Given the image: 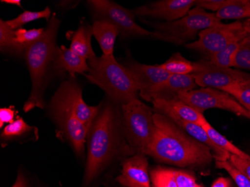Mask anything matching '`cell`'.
Listing matches in <instances>:
<instances>
[{
  "label": "cell",
  "instance_id": "1",
  "mask_svg": "<svg viewBox=\"0 0 250 187\" xmlns=\"http://www.w3.org/2000/svg\"><path fill=\"white\" fill-rule=\"evenodd\" d=\"M109 100L101 105L87 138V157L83 187L93 185L122 150V111Z\"/></svg>",
  "mask_w": 250,
  "mask_h": 187
},
{
  "label": "cell",
  "instance_id": "2",
  "mask_svg": "<svg viewBox=\"0 0 250 187\" xmlns=\"http://www.w3.org/2000/svg\"><path fill=\"white\" fill-rule=\"evenodd\" d=\"M155 133L146 156L159 163L175 166L208 165L213 159L211 150L182 130L169 118L154 112Z\"/></svg>",
  "mask_w": 250,
  "mask_h": 187
},
{
  "label": "cell",
  "instance_id": "3",
  "mask_svg": "<svg viewBox=\"0 0 250 187\" xmlns=\"http://www.w3.org/2000/svg\"><path fill=\"white\" fill-rule=\"evenodd\" d=\"M60 24V20L56 18V14H53L42 37L25 52V59L32 80L30 96L23 106L25 112L32 110L34 108L44 109L43 94L48 81L49 68L50 66L53 67Z\"/></svg>",
  "mask_w": 250,
  "mask_h": 187
},
{
  "label": "cell",
  "instance_id": "4",
  "mask_svg": "<svg viewBox=\"0 0 250 187\" xmlns=\"http://www.w3.org/2000/svg\"><path fill=\"white\" fill-rule=\"evenodd\" d=\"M85 77L103 90L112 102L121 106L139 99L138 88L127 67L112 56H96L88 61Z\"/></svg>",
  "mask_w": 250,
  "mask_h": 187
},
{
  "label": "cell",
  "instance_id": "5",
  "mask_svg": "<svg viewBox=\"0 0 250 187\" xmlns=\"http://www.w3.org/2000/svg\"><path fill=\"white\" fill-rule=\"evenodd\" d=\"M125 136L136 154H146L154 133V112L140 99L121 106Z\"/></svg>",
  "mask_w": 250,
  "mask_h": 187
},
{
  "label": "cell",
  "instance_id": "6",
  "mask_svg": "<svg viewBox=\"0 0 250 187\" xmlns=\"http://www.w3.org/2000/svg\"><path fill=\"white\" fill-rule=\"evenodd\" d=\"M88 4L93 11L96 20H105L113 23L119 29V36L122 39L150 38L176 44L175 40L169 36L161 32H151L137 24L135 21L136 16L132 10L124 8L116 2L109 0H90Z\"/></svg>",
  "mask_w": 250,
  "mask_h": 187
},
{
  "label": "cell",
  "instance_id": "7",
  "mask_svg": "<svg viewBox=\"0 0 250 187\" xmlns=\"http://www.w3.org/2000/svg\"><path fill=\"white\" fill-rule=\"evenodd\" d=\"M143 22L155 29L156 32L173 39L176 45L194 42L202 31L223 23L216 14L198 6L193 7L185 17L173 22Z\"/></svg>",
  "mask_w": 250,
  "mask_h": 187
},
{
  "label": "cell",
  "instance_id": "8",
  "mask_svg": "<svg viewBox=\"0 0 250 187\" xmlns=\"http://www.w3.org/2000/svg\"><path fill=\"white\" fill-rule=\"evenodd\" d=\"M249 36L244 20L229 24L223 22L202 31L196 41L186 43L185 46L189 50L202 53L208 60L232 42H241Z\"/></svg>",
  "mask_w": 250,
  "mask_h": 187
},
{
  "label": "cell",
  "instance_id": "9",
  "mask_svg": "<svg viewBox=\"0 0 250 187\" xmlns=\"http://www.w3.org/2000/svg\"><path fill=\"white\" fill-rule=\"evenodd\" d=\"M49 110L57 128V136L67 140L76 154L82 157L85 154L89 130L77 119L73 111L54 97L50 101Z\"/></svg>",
  "mask_w": 250,
  "mask_h": 187
},
{
  "label": "cell",
  "instance_id": "10",
  "mask_svg": "<svg viewBox=\"0 0 250 187\" xmlns=\"http://www.w3.org/2000/svg\"><path fill=\"white\" fill-rule=\"evenodd\" d=\"M178 98L202 113L208 109H220L247 118L250 112L228 93L216 88H196Z\"/></svg>",
  "mask_w": 250,
  "mask_h": 187
},
{
  "label": "cell",
  "instance_id": "11",
  "mask_svg": "<svg viewBox=\"0 0 250 187\" xmlns=\"http://www.w3.org/2000/svg\"><path fill=\"white\" fill-rule=\"evenodd\" d=\"M196 84L201 88L223 90L237 82L250 80V74L232 67H220L204 59L195 62L192 73Z\"/></svg>",
  "mask_w": 250,
  "mask_h": 187
},
{
  "label": "cell",
  "instance_id": "12",
  "mask_svg": "<svg viewBox=\"0 0 250 187\" xmlns=\"http://www.w3.org/2000/svg\"><path fill=\"white\" fill-rule=\"evenodd\" d=\"M53 97L73 111L77 119L88 130L95 122L102 105L88 106L83 98L82 88L74 80L63 82Z\"/></svg>",
  "mask_w": 250,
  "mask_h": 187
},
{
  "label": "cell",
  "instance_id": "13",
  "mask_svg": "<svg viewBox=\"0 0 250 187\" xmlns=\"http://www.w3.org/2000/svg\"><path fill=\"white\" fill-rule=\"evenodd\" d=\"M125 66L133 77L140 96L147 102H152L154 93L170 76L160 65H149L138 62L129 61Z\"/></svg>",
  "mask_w": 250,
  "mask_h": 187
},
{
  "label": "cell",
  "instance_id": "14",
  "mask_svg": "<svg viewBox=\"0 0 250 187\" xmlns=\"http://www.w3.org/2000/svg\"><path fill=\"white\" fill-rule=\"evenodd\" d=\"M196 0H160L132 10L136 17H148L173 22L185 17L195 6Z\"/></svg>",
  "mask_w": 250,
  "mask_h": 187
},
{
  "label": "cell",
  "instance_id": "15",
  "mask_svg": "<svg viewBox=\"0 0 250 187\" xmlns=\"http://www.w3.org/2000/svg\"><path fill=\"white\" fill-rule=\"evenodd\" d=\"M116 181L125 187H153L147 156L138 153L125 159Z\"/></svg>",
  "mask_w": 250,
  "mask_h": 187
},
{
  "label": "cell",
  "instance_id": "16",
  "mask_svg": "<svg viewBox=\"0 0 250 187\" xmlns=\"http://www.w3.org/2000/svg\"><path fill=\"white\" fill-rule=\"evenodd\" d=\"M157 113L162 114L171 120L185 121L202 126L207 123V119L202 112L189 106L179 98L156 99L152 101Z\"/></svg>",
  "mask_w": 250,
  "mask_h": 187
},
{
  "label": "cell",
  "instance_id": "17",
  "mask_svg": "<svg viewBox=\"0 0 250 187\" xmlns=\"http://www.w3.org/2000/svg\"><path fill=\"white\" fill-rule=\"evenodd\" d=\"M150 176L153 187H202L193 174L184 170L157 166Z\"/></svg>",
  "mask_w": 250,
  "mask_h": 187
},
{
  "label": "cell",
  "instance_id": "18",
  "mask_svg": "<svg viewBox=\"0 0 250 187\" xmlns=\"http://www.w3.org/2000/svg\"><path fill=\"white\" fill-rule=\"evenodd\" d=\"M53 67L58 73H69L73 79L75 78V74L85 75L89 71L88 60L63 45L56 46Z\"/></svg>",
  "mask_w": 250,
  "mask_h": 187
},
{
  "label": "cell",
  "instance_id": "19",
  "mask_svg": "<svg viewBox=\"0 0 250 187\" xmlns=\"http://www.w3.org/2000/svg\"><path fill=\"white\" fill-rule=\"evenodd\" d=\"M197 87L193 74L170 75L154 93L152 101L156 99L178 98L182 94L196 89Z\"/></svg>",
  "mask_w": 250,
  "mask_h": 187
},
{
  "label": "cell",
  "instance_id": "20",
  "mask_svg": "<svg viewBox=\"0 0 250 187\" xmlns=\"http://www.w3.org/2000/svg\"><path fill=\"white\" fill-rule=\"evenodd\" d=\"M174 122L193 139L208 147L211 150L213 158L216 161L229 160L231 154L215 144L202 126L185 121H175Z\"/></svg>",
  "mask_w": 250,
  "mask_h": 187
},
{
  "label": "cell",
  "instance_id": "21",
  "mask_svg": "<svg viewBox=\"0 0 250 187\" xmlns=\"http://www.w3.org/2000/svg\"><path fill=\"white\" fill-rule=\"evenodd\" d=\"M93 36L104 56H112L119 31L113 23L105 20H95L92 25Z\"/></svg>",
  "mask_w": 250,
  "mask_h": 187
},
{
  "label": "cell",
  "instance_id": "22",
  "mask_svg": "<svg viewBox=\"0 0 250 187\" xmlns=\"http://www.w3.org/2000/svg\"><path fill=\"white\" fill-rule=\"evenodd\" d=\"M92 26L82 22L78 29L71 34L70 49L88 61L96 57V54L92 49Z\"/></svg>",
  "mask_w": 250,
  "mask_h": 187
},
{
  "label": "cell",
  "instance_id": "23",
  "mask_svg": "<svg viewBox=\"0 0 250 187\" xmlns=\"http://www.w3.org/2000/svg\"><path fill=\"white\" fill-rule=\"evenodd\" d=\"M36 130H37L36 127L28 125L24 119L18 116L13 123L6 125L2 129L0 136L2 145L5 147L9 143L24 140L30 133H35Z\"/></svg>",
  "mask_w": 250,
  "mask_h": 187
},
{
  "label": "cell",
  "instance_id": "24",
  "mask_svg": "<svg viewBox=\"0 0 250 187\" xmlns=\"http://www.w3.org/2000/svg\"><path fill=\"white\" fill-rule=\"evenodd\" d=\"M220 21L243 20L250 18V0H231L228 5L216 12Z\"/></svg>",
  "mask_w": 250,
  "mask_h": 187
},
{
  "label": "cell",
  "instance_id": "25",
  "mask_svg": "<svg viewBox=\"0 0 250 187\" xmlns=\"http://www.w3.org/2000/svg\"><path fill=\"white\" fill-rule=\"evenodd\" d=\"M45 28L41 29H21L14 31V39H15V56H21L25 53L26 50L31 45L39 41L44 32Z\"/></svg>",
  "mask_w": 250,
  "mask_h": 187
},
{
  "label": "cell",
  "instance_id": "26",
  "mask_svg": "<svg viewBox=\"0 0 250 187\" xmlns=\"http://www.w3.org/2000/svg\"><path fill=\"white\" fill-rule=\"evenodd\" d=\"M170 75H187L194 71V62L189 61L180 53H175L168 60L159 64Z\"/></svg>",
  "mask_w": 250,
  "mask_h": 187
},
{
  "label": "cell",
  "instance_id": "27",
  "mask_svg": "<svg viewBox=\"0 0 250 187\" xmlns=\"http://www.w3.org/2000/svg\"><path fill=\"white\" fill-rule=\"evenodd\" d=\"M202 127L207 132L208 135L212 139V141L219 147L228 152L230 154L250 160V155L243 151L239 147L234 145L228 139H226L221 133H219L213 126L210 125L208 122L205 124Z\"/></svg>",
  "mask_w": 250,
  "mask_h": 187
},
{
  "label": "cell",
  "instance_id": "28",
  "mask_svg": "<svg viewBox=\"0 0 250 187\" xmlns=\"http://www.w3.org/2000/svg\"><path fill=\"white\" fill-rule=\"evenodd\" d=\"M51 18V10L49 7H46L44 9L40 11H24L15 19L7 21L6 23L13 30H16L21 29L22 26L27 24L29 22L38 20L46 19L49 22Z\"/></svg>",
  "mask_w": 250,
  "mask_h": 187
},
{
  "label": "cell",
  "instance_id": "29",
  "mask_svg": "<svg viewBox=\"0 0 250 187\" xmlns=\"http://www.w3.org/2000/svg\"><path fill=\"white\" fill-rule=\"evenodd\" d=\"M247 110L250 111V80H241L223 88Z\"/></svg>",
  "mask_w": 250,
  "mask_h": 187
},
{
  "label": "cell",
  "instance_id": "30",
  "mask_svg": "<svg viewBox=\"0 0 250 187\" xmlns=\"http://www.w3.org/2000/svg\"><path fill=\"white\" fill-rule=\"evenodd\" d=\"M241 42H232L218 53L210 56L208 60L220 67H234V60Z\"/></svg>",
  "mask_w": 250,
  "mask_h": 187
},
{
  "label": "cell",
  "instance_id": "31",
  "mask_svg": "<svg viewBox=\"0 0 250 187\" xmlns=\"http://www.w3.org/2000/svg\"><path fill=\"white\" fill-rule=\"evenodd\" d=\"M14 31L6 23V21H0V50L2 53L15 56V45Z\"/></svg>",
  "mask_w": 250,
  "mask_h": 187
},
{
  "label": "cell",
  "instance_id": "32",
  "mask_svg": "<svg viewBox=\"0 0 250 187\" xmlns=\"http://www.w3.org/2000/svg\"><path fill=\"white\" fill-rule=\"evenodd\" d=\"M217 168L223 169L229 174L238 187H250V180L242 171H240L229 160L225 161H216Z\"/></svg>",
  "mask_w": 250,
  "mask_h": 187
},
{
  "label": "cell",
  "instance_id": "33",
  "mask_svg": "<svg viewBox=\"0 0 250 187\" xmlns=\"http://www.w3.org/2000/svg\"><path fill=\"white\" fill-rule=\"evenodd\" d=\"M234 67L250 71V36L243 39L236 54Z\"/></svg>",
  "mask_w": 250,
  "mask_h": 187
},
{
  "label": "cell",
  "instance_id": "34",
  "mask_svg": "<svg viewBox=\"0 0 250 187\" xmlns=\"http://www.w3.org/2000/svg\"><path fill=\"white\" fill-rule=\"evenodd\" d=\"M11 187H47L43 183L35 181L22 169L18 171L16 180Z\"/></svg>",
  "mask_w": 250,
  "mask_h": 187
},
{
  "label": "cell",
  "instance_id": "35",
  "mask_svg": "<svg viewBox=\"0 0 250 187\" xmlns=\"http://www.w3.org/2000/svg\"><path fill=\"white\" fill-rule=\"evenodd\" d=\"M231 0H196L195 6L200 7L204 9L217 11L228 5Z\"/></svg>",
  "mask_w": 250,
  "mask_h": 187
},
{
  "label": "cell",
  "instance_id": "36",
  "mask_svg": "<svg viewBox=\"0 0 250 187\" xmlns=\"http://www.w3.org/2000/svg\"><path fill=\"white\" fill-rule=\"evenodd\" d=\"M17 114H18V111L15 109L14 106L1 108L0 109V128L3 129L4 125L13 123L18 119V116Z\"/></svg>",
  "mask_w": 250,
  "mask_h": 187
},
{
  "label": "cell",
  "instance_id": "37",
  "mask_svg": "<svg viewBox=\"0 0 250 187\" xmlns=\"http://www.w3.org/2000/svg\"><path fill=\"white\" fill-rule=\"evenodd\" d=\"M230 161L237 167L240 171H242L244 174L247 175V178L250 180V160L247 159L241 158L237 156H230Z\"/></svg>",
  "mask_w": 250,
  "mask_h": 187
},
{
  "label": "cell",
  "instance_id": "38",
  "mask_svg": "<svg viewBox=\"0 0 250 187\" xmlns=\"http://www.w3.org/2000/svg\"><path fill=\"white\" fill-rule=\"evenodd\" d=\"M211 187H231V183L228 178L222 177L216 180Z\"/></svg>",
  "mask_w": 250,
  "mask_h": 187
},
{
  "label": "cell",
  "instance_id": "39",
  "mask_svg": "<svg viewBox=\"0 0 250 187\" xmlns=\"http://www.w3.org/2000/svg\"><path fill=\"white\" fill-rule=\"evenodd\" d=\"M1 2H4V3L10 4V5H15V6H18L21 8H22L21 0H2Z\"/></svg>",
  "mask_w": 250,
  "mask_h": 187
},
{
  "label": "cell",
  "instance_id": "40",
  "mask_svg": "<svg viewBox=\"0 0 250 187\" xmlns=\"http://www.w3.org/2000/svg\"><path fill=\"white\" fill-rule=\"evenodd\" d=\"M247 119H250V114H249L248 117H247Z\"/></svg>",
  "mask_w": 250,
  "mask_h": 187
}]
</instances>
